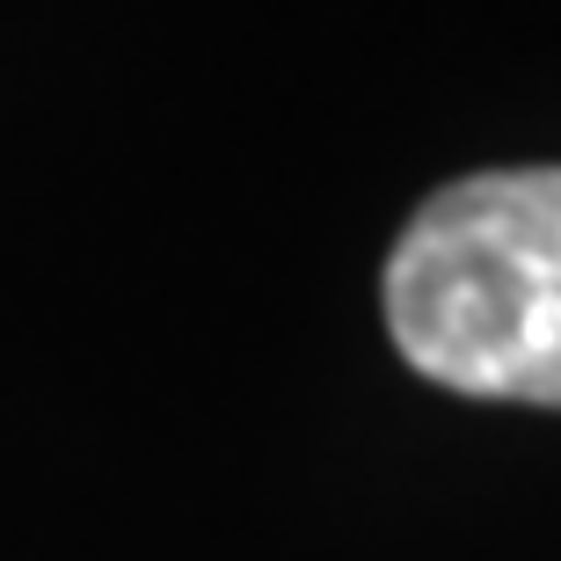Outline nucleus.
Here are the masks:
<instances>
[{
    "label": "nucleus",
    "instance_id": "nucleus-1",
    "mask_svg": "<svg viewBox=\"0 0 561 561\" xmlns=\"http://www.w3.org/2000/svg\"><path fill=\"white\" fill-rule=\"evenodd\" d=\"M387 329L453 394L561 409V168L437 190L387 255Z\"/></svg>",
    "mask_w": 561,
    "mask_h": 561
}]
</instances>
